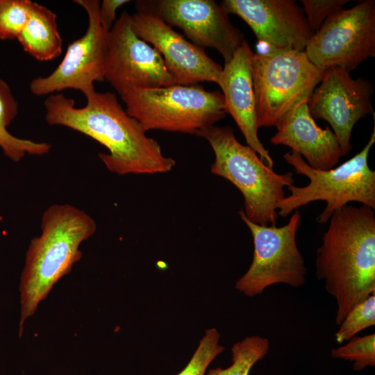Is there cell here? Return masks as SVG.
I'll use <instances>...</instances> for the list:
<instances>
[{"instance_id": "6da1fadb", "label": "cell", "mask_w": 375, "mask_h": 375, "mask_svg": "<svg viewBox=\"0 0 375 375\" xmlns=\"http://www.w3.org/2000/svg\"><path fill=\"white\" fill-rule=\"evenodd\" d=\"M85 96L86 105L78 108L73 99L63 94H51L44 102L47 122L68 127L106 147L108 153H99L98 157L117 174H155L174 168L176 161L163 154L158 142L147 136L115 93L93 89Z\"/></svg>"}, {"instance_id": "7a4b0ae2", "label": "cell", "mask_w": 375, "mask_h": 375, "mask_svg": "<svg viewBox=\"0 0 375 375\" xmlns=\"http://www.w3.org/2000/svg\"><path fill=\"white\" fill-rule=\"evenodd\" d=\"M317 249L315 274L335 300L339 325L358 303L375 294L374 209L346 205L331 215Z\"/></svg>"}, {"instance_id": "3957f363", "label": "cell", "mask_w": 375, "mask_h": 375, "mask_svg": "<svg viewBox=\"0 0 375 375\" xmlns=\"http://www.w3.org/2000/svg\"><path fill=\"white\" fill-rule=\"evenodd\" d=\"M41 233L28 246L21 275L19 335L53 286L82 256L79 247L97 230L94 219L68 203H55L42 214Z\"/></svg>"}, {"instance_id": "277c9868", "label": "cell", "mask_w": 375, "mask_h": 375, "mask_svg": "<svg viewBox=\"0 0 375 375\" xmlns=\"http://www.w3.org/2000/svg\"><path fill=\"white\" fill-rule=\"evenodd\" d=\"M196 135L205 138L214 151L211 172L230 181L242 193L247 219L260 225H276V206L286 197L284 188L294 182L292 173L275 172L256 151L236 139L229 126L213 125Z\"/></svg>"}, {"instance_id": "5b68a950", "label": "cell", "mask_w": 375, "mask_h": 375, "mask_svg": "<svg viewBox=\"0 0 375 375\" xmlns=\"http://www.w3.org/2000/svg\"><path fill=\"white\" fill-rule=\"evenodd\" d=\"M375 142V126L364 148L336 167L319 170L310 167L300 154L291 151L285 160L297 174L309 179L306 186L290 185V194L276 206L278 215L285 217L299 208L315 201H324V210L316 218L319 224L328 222L332 214L349 202H358L375 208V171L368 164L369 151Z\"/></svg>"}, {"instance_id": "8992f818", "label": "cell", "mask_w": 375, "mask_h": 375, "mask_svg": "<svg viewBox=\"0 0 375 375\" xmlns=\"http://www.w3.org/2000/svg\"><path fill=\"white\" fill-rule=\"evenodd\" d=\"M121 98L127 113L146 131L196 135L222 119L226 113L222 93L206 90L198 84L134 89Z\"/></svg>"}, {"instance_id": "52a82bcc", "label": "cell", "mask_w": 375, "mask_h": 375, "mask_svg": "<svg viewBox=\"0 0 375 375\" xmlns=\"http://www.w3.org/2000/svg\"><path fill=\"white\" fill-rule=\"evenodd\" d=\"M324 72L304 51L254 53L252 79L258 128H278L298 106L308 103Z\"/></svg>"}, {"instance_id": "ba28073f", "label": "cell", "mask_w": 375, "mask_h": 375, "mask_svg": "<svg viewBox=\"0 0 375 375\" xmlns=\"http://www.w3.org/2000/svg\"><path fill=\"white\" fill-rule=\"evenodd\" d=\"M238 213L251 231L254 251L252 262L235 283V289L246 296L254 297L275 284L292 288L305 285L307 269L296 240L301 224L299 210H294L289 222L280 227L253 223L242 210Z\"/></svg>"}, {"instance_id": "9c48e42d", "label": "cell", "mask_w": 375, "mask_h": 375, "mask_svg": "<svg viewBox=\"0 0 375 375\" xmlns=\"http://www.w3.org/2000/svg\"><path fill=\"white\" fill-rule=\"evenodd\" d=\"M304 52L318 68L349 72L375 56V1L365 0L331 15L308 42Z\"/></svg>"}, {"instance_id": "30bf717a", "label": "cell", "mask_w": 375, "mask_h": 375, "mask_svg": "<svg viewBox=\"0 0 375 375\" xmlns=\"http://www.w3.org/2000/svg\"><path fill=\"white\" fill-rule=\"evenodd\" d=\"M104 80L120 96L134 89L178 84L160 53L134 32L127 12L121 14L108 32Z\"/></svg>"}, {"instance_id": "8fae6325", "label": "cell", "mask_w": 375, "mask_h": 375, "mask_svg": "<svg viewBox=\"0 0 375 375\" xmlns=\"http://www.w3.org/2000/svg\"><path fill=\"white\" fill-rule=\"evenodd\" d=\"M88 16L85 33L69 44L58 66L47 76L31 81L30 90L43 96L65 89H75L84 95L94 89L96 81H104V67L108 47V31L99 21L100 2L97 0H76Z\"/></svg>"}, {"instance_id": "7c38bea8", "label": "cell", "mask_w": 375, "mask_h": 375, "mask_svg": "<svg viewBox=\"0 0 375 375\" xmlns=\"http://www.w3.org/2000/svg\"><path fill=\"white\" fill-rule=\"evenodd\" d=\"M138 11L152 14L181 28L194 44L217 50L228 62L244 42L242 33L213 0L138 1Z\"/></svg>"}, {"instance_id": "4fadbf2b", "label": "cell", "mask_w": 375, "mask_h": 375, "mask_svg": "<svg viewBox=\"0 0 375 375\" xmlns=\"http://www.w3.org/2000/svg\"><path fill=\"white\" fill-rule=\"evenodd\" d=\"M308 101L314 119L326 121L333 129L343 155L351 149V138L355 124L374 113L371 97L374 86L366 79L353 78L342 67L324 70L322 78Z\"/></svg>"}, {"instance_id": "5bb4252c", "label": "cell", "mask_w": 375, "mask_h": 375, "mask_svg": "<svg viewBox=\"0 0 375 375\" xmlns=\"http://www.w3.org/2000/svg\"><path fill=\"white\" fill-rule=\"evenodd\" d=\"M219 6L244 20L258 42L278 51H304L315 33L303 8L292 0H224Z\"/></svg>"}, {"instance_id": "9a60e30c", "label": "cell", "mask_w": 375, "mask_h": 375, "mask_svg": "<svg viewBox=\"0 0 375 375\" xmlns=\"http://www.w3.org/2000/svg\"><path fill=\"white\" fill-rule=\"evenodd\" d=\"M131 21L136 35L162 56L178 84L193 85L208 81L219 85L222 67L202 48L186 40L154 15L138 10L131 15Z\"/></svg>"}, {"instance_id": "2e32d148", "label": "cell", "mask_w": 375, "mask_h": 375, "mask_svg": "<svg viewBox=\"0 0 375 375\" xmlns=\"http://www.w3.org/2000/svg\"><path fill=\"white\" fill-rule=\"evenodd\" d=\"M253 53L244 40L232 58L224 63L219 85L222 90L226 112L235 120L247 146L256 152L266 165L273 169V159L258 135L252 79Z\"/></svg>"}, {"instance_id": "e0dca14e", "label": "cell", "mask_w": 375, "mask_h": 375, "mask_svg": "<svg viewBox=\"0 0 375 375\" xmlns=\"http://www.w3.org/2000/svg\"><path fill=\"white\" fill-rule=\"evenodd\" d=\"M276 129L270 142L289 147L314 169L333 168L344 156L333 131L328 126L322 128L315 123L308 103L298 106Z\"/></svg>"}, {"instance_id": "ac0fdd59", "label": "cell", "mask_w": 375, "mask_h": 375, "mask_svg": "<svg viewBox=\"0 0 375 375\" xmlns=\"http://www.w3.org/2000/svg\"><path fill=\"white\" fill-rule=\"evenodd\" d=\"M17 39L26 52L40 61L53 60L62 53L56 14L36 2L33 3L31 16Z\"/></svg>"}, {"instance_id": "d6986e66", "label": "cell", "mask_w": 375, "mask_h": 375, "mask_svg": "<svg viewBox=\"0 0 375 375\" xmlns=\"http://www.w3.org/2000/svg\"><path fill=\"white\" fill-rule=\"evenodd\" d=\"M18 112V103L8 85L0 78V147L12 160L18 162L26 153L34 156L47 154L51 145L17 138L9 133L8 126Z\"/></svg>"}, {"instance_id": "ffe728a7", "label": "cell", "mask_w": 375, "mask_h": 375, "mask_svg": "<svg viewBox=\"0 0 375 375\" xmlns=\"http://www.w3.org/2000/svg\"><path fill=\"white\" fill-rule=\"evenodd\" d=\"M269 350L267 338L247 337L233 345L232 364L228 367L212 369L207 375H249L251 369L267 356Z\"/></svg>"}, {"instance_id": "44dd1931", "label": "cell", "mask_w": 375, "mask_h": 375, "mask_svg": "<svg viewBox=\"0 0 375 375\" xmlns=\"http://www.w3.org/2000/svg\"><path fill=\"white\" fill-rule=\"evenodd\" d=\"M375 325V294L355 306L346 315L335 334L341 344L348 341L361 331Z\"/></svg>"}, {"instance_id": "7402d4cb", "label": "cell", "mask_w": 375, "mask_h": 375, "mask_svg": "<svg viewBox=\"0 0 375 375\" xmlns=\"http://www.w3.org/2000/svg\"><path fill=\"white\" fill-rule=\"evenodd\" d=\"M30 0H0V39L17 38L31 13Z\"/></svg>"}, {"instance_id": "603a6c76", "label": "cell", "mask_w": 375, "mask_h": 375, "mask_svg": "<svg viewBox=\"0 0 375 375\" xmlns=\"http://www.w3.org/2000/svg\"><path fill=\"white\" fill-rule=\"evenodd\" d=\"M334 358L353 362L355 370H362L375 365V334L355 336L348 342L331 350Z\"/></svg>"}, {"instance_id": "cb8c5ba5", "label": "cell", "mask_w": 375, "mask_h": 375, "mask_svg": "<svg viewBox=\"0 0 375 375\" xmlns=\"http://www.w3.org/2000/svg\"><path fill=\"white\" fill-rule=\"evenodd\" d=\"M219 337L216 328L206 330L190 362L177 375H204L208 365L224 351L219 344Z\"/></svg>"}, {"instance_id": "d4e9b609", "label": "cell", "mask_w": 375, "mask_h": 375, "mask_svg": "<svg viewBox=\"0 0 375 375\" xmlns=\"http://www.w3.org/2000/svg\"><path fill=\"white\" fill-rule=\"evenodd\" d=\"M310 27L317 31L333 13L343 8L349 0H301Z\"/></svg>"}, {"instance_id": "484cf974", "label": "cell", "mask_w": 375, "mask_h": 375, "mask_svg": "<svg viewBox=\"0 0 375 375\" xmlns=\"http://www.w3.org/2000/svg\"><path fill=\"white\" fill-rule=\"evenodd\" d=\"M128 0H103L99 7V21L102 27L109 31L116 21L117 10L129 3Z\"/></svg>"}]
</instances>
